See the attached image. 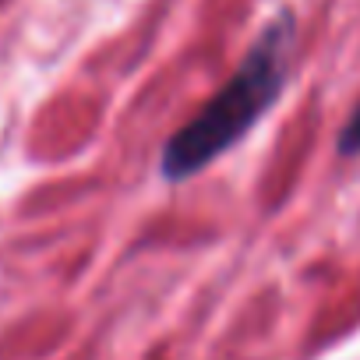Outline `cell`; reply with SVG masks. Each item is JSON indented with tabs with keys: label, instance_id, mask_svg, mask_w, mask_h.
<instances>
[{
	"label": "cell",
	"instance_id": "6da1fadb",
	"mask_svg": "<svg viewBox=\"0 0 360 360\" xmlns=\"http://www.w3.org/2000/svg\"><path fill=\"white\" fill-rule=\"evenodd\" d=\"M293 46H297V22L290 15H279L255 39L233 78L162 148V173L169 180H184L205 169L219 152H226L237 138H244L251 124H258V117L279 99L286 85Z\"/></svg>",
	"mask_w": 360,
	"mask_h": 360
},
{
	"label": "cell",
	"instance_id": "7a4b0ae2",
	"mask_svg": "<svg viewBox=\"0 0 360 360\" xmlns=\"http://www.w3.org/2000/svg\"><path fill=\"white\" fill-rule=\"evenodd\" d=\"M339 152H342V155H356V152H360V106L353 110V117H349V120H346V127H342Z\"/></svg>",
	"mask_w": 360,
	"mask_h": 360
}]
</instances>
